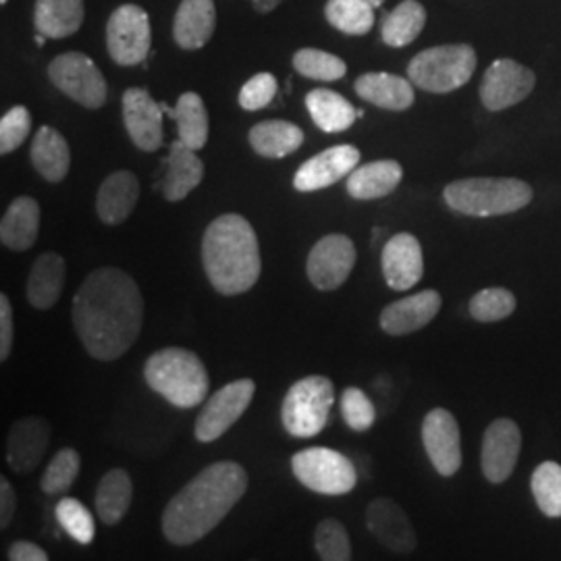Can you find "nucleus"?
Returning <instances> with one entry per match:
<instances>
[{"label":"nucleus","mask_w":561,"mask_h":561,"mask_svg":"<svg viewBox=\"0 0 561 561\" xmlns=\"http://www.w3.org/2000/svg\"><path fill=\"white\" fill-rule=\"evenodd\" d=\"M71 317L78 337L94 360H119L140 337L144 324L140 287L117 266H101L81 283Z\"/></svg>","instance_id":"nucleus-1"},{"label":"nucleus","mask_w":561,"mask_h":561,"mask_svg":"<svg viewBox=\"0 0 561 561\" xmlns=\"http://www.w3.org/2000/svg\"><path fill=\"white\" fill-rule=\"evenodd\" d=\"M248 491V472L238 461H217L187 482L162 512L167 541L187 547L213 533Z\"/></svg>","instance_id":"nucleus-2"},{"label":"nucleus","mask_w":561,"mask_h":561,"mask_svg":"<svg viewBox=\"0 0 561 561\" xmlns=\"http://www.w3.org/2000/svg\"><path fill=\"white\" fill-rule=\"evenodd\" d=\"M202 264L210 285L222 296H240L261 279L259 236L241 215H221L202 240Z\"/></svg>","instance_id":"nucleus-3"},{"label":"nucleus","mask_w":561,"mask_h":561,"mask_svg":"<svg viewBox=\"0 0 561 561\" xmlns=\"http://www.w3.org/2000/svg\"><path fill=\"white\" fill-rule=\"evenodd\" d=\"M144 379L175 408H196L208 398L210 379L204 362L190 350L164 347L144 364Z\"/></svg>","instance_id":"nucleus-4"},{"label":"nucleus","mask_w":561,"mask_h":561,"mask_svg":"<svg viewBox=\"0 0 561 561\" xmlns=\"http://www.w3.org/2000/svg\"><path fill=\"white\" fill-rule=\"evenodd\" d=\"M443 201L460 215L489 219L526 208L533 202V187L514 178H470L449 183Z\"/></svg>","instance_id":"nucleus-5"},{"label":"nucleus","mask_w":561,"mask_h":561,"mask_svg":"<svg viewBox=\"0 0 561 561\" xmlns=\"http://www.w3.org/2000/svg\"><path fill=\"white\" fill-rule=\"evenodd\" d=\"M477 62V50L468 44L433 46L410 60L408 80L424 92L447 94L470 81Z\"/></svg>","instance_id":"nucleus-6"},{"label":"nucleus","mask_w":561,"mask_h":561,"mask_svg":"<svg viewBox=\"0 0 561 561\" xmlns=\"http://www.w3.org/2000/svg\"><path fill=\"white\" fill-rule=\"evenodd\" d=\"M335 403V387L331 379L312 375L289 387L280 405V422L296 439H310L324 431L331 408Z\"/></svg>","instance_id":"nucleus-7"},{"label":"nucleus","mask_w":561,"mask_h":561,"mask_svg":"<svg viewBox=\"0 0 561 561\" xmlns=\"http://www.w3.org/2000/svg\"><path fill=\"white\" fill-rule=\"evenodd\" d=\"M291 470L306 489L331 497L350 493L358 482L354 461L329 447L301 449L291 458Z\"/></svg>","instance_id":"nucleus-8"},{"label":"nucleus","mask_w":561,"mask_h":561,"mask_svg":"<svg viewBox=\"0 0 561 561\" xmlns=\"http://www.w3.org/2000/svg\"><path fill=\"white\" fill-rule=\"evenodd\" d=\"M48 78L65 96L96 111L106 102V80L96 62L83 53H65L48 65Z\"/></svg>","instance_id":"nucleus-9"},{"label":"nucleus","mask_w":561,"mask_h":561,"mask_svg":"<svg viewBox=\"0 0 561 561\" xmlns=\"http://www.w3.org/2000/svg\"><path fill=\"white\" fill-rule=\"evenodd\" d=\"M150 18L138 4H121L106 23L108 55L121 67L140 65L150 53Z\"/></svg>","instance_id":"nucleus-10"},{"label":"nucleus","mask_w":561,"mask_h":561,"mask_svg":"<svg viewBox=\"0 0 561 561\" xmlns=\"http://www.w3.org/2000/svg\"><path fill=\"white\" fill-rule=\"evenodd\" d=\"M256 382L252 379H240L229 382L219 389L210 400L204 403L194 435L201 443L217 442L236 422L240 421L248 405L254 400Z\"/></svg>","instance_id":"nucleus-11"},{"label":"nucleus","mask_w":561,"mask_h":561,"mask_svg":"<svg viewBox=\"0 0 561 561\" xmlns=\"http://www.w3.org/2000/svg\"><path fill=\"white\" fill-rule=\"evenodd\" d=\"M356 245L347 236L331 233L317 241L308 254L306 273L319 291H335L352 275Z\"/></svg>","instance_id":"nucleus-12"},{"label":"nucleus","mask_w":561,"mask_h":561,"mask_svg":"<svg viewBox=\"0 0 561 561\" xmlns=\"http://www.w3.org/2000/svg\"><path fill=\"white\" fill-rule=\"evenodd\" d=\"M422 445L442 477H454L461 468L460 424L456 416L445 410L435 408L422 421Z\"/></svg>","instance_id":"nucleus-13"},{"label":"nucleus","mask_w":561,"mask_h":561,"mask_svg":"<svg viewBox=\"0 0 561 561\" xmlns=\"http://www.w3.org/2000/svg\"><path fill=\"white\" fill-rule=\"evenodd\" d=\"M522 431L512 419L491 422L482 435L481 468L491 484L507 481L520 458Z\"/></svg>","instance_id":"nucleus-14"},{"label":"nucleus","mask_w":561,"mask_h":561,"mask_svg":"<svg viewBox=\"0 0 561 561\" xmlns=\"http://www.w3.org/2000/svg\"><path fill=\"white\" fill-rule=\"evenodd\" d=\"M535 73L520 62L512 59L495 60L486 71L481 83V101L489 111L497 113L518 102L526 101L535 90Z\"/></svg>","instance_id":"nucleus-15"},{"label":"nucleus","mask_w":561,"mask_h":561,"mask_svg":"<svg viewBox=\"0 0 561 561\" xmlns=\"http://www.w3.org/2000/svg\"><path fill=\"white\" fill-rule=\"evenodd\" d=\"M360 150L350 144L333 146L301 164L294 178L298 192H319L347 178L360 164Z\"/></svg>","instance_id":"nucleus-16"},{"label":"nucleus","mask_w":561,"mask_h":561,"mask_svg":"<svg viewBox=\"0 0 561 561\" xmlns=\"http://www.w3.org/2000/svg\"><path fill=\"white\" fill-rule=\"evenodd\" d=\"M123 123L131 141L144 150L154 152L162 146V104L144 88H129L123 94Z\"/></svg>","instance_id":"nucleus-17"},{"label":"nucleus","mask_w":561,"mask_h":561,"mask_svg":"<svg viewBox=\"0 0 561 561\" xmlns=\"http://www.w3.org/2000/svg\"><path fill=\"white\" fill-rule=\"evenodd\" d=\"M366 526L373 537L393 553H412L419 545L408 514L401 510L400 503L389 497H379L366 507Z\"/></svg>","instance_id":"nucleus-18"},{"label":"nucleus","mask_w":561,"mask_h":561,"mask_svg":"<svg viewBox=\"0 0 561 561\" xmlns=\"http://www.w3.org/2000/svg\"><path fill=\"white\" fill-rule=\"evenodd\" d=\"M382 277L396 291H408L424 275L421 241L412 233H398L385 243L381 254Z\"/></svg>","instance_id":"nucleus-19"},{"label":"nucleus","mask_w":561,"mask_h":561,"mask_svg":"<svg viewBox=\"0 0 561 561\" xmlns=\"http://www.w3.org/2000/svg\"><path fill=\"white\" fill-rule=\"evenodd\" d=\"M50 443V426L44 419H20L7 437V463L18 474H30L41 466Z\"/></svg>","instance_id":"nucleus-20"},{"label":"nucleus","mask_w":561,"mask_h":561,"mask_svg":"<svg viewBox=\"0 0 561 561\" xmlns=\"http://www.w3.org/2000/svg\"><path fill=\"white\" fill-rule=\"evenodd\" d=\"M442 304V294L435 289H424L421 294L393 301L382 308L381 329L391 337L416 333L439 314Z\"/></svg>","instance_id":"nucleus-21"},{"label":"nucleus","mask_w":561,"mask_h":561,"mask_svg":"<svg viewBox=\"0 0 561 561\" xmlns=\"http://www.w3.org/2000/svg\"><path fill=\"white\" fill-rule=\"evenodd\" d=\"M140 201V181L131 171H115L102 181L96 194V215L104 225H121L129 219Z\"/></svg>","instance_id":"nucleus-22"},{"label":"nucleus","mask_w":561,"mask_h":561,"mask_svg":"<svg viewBox=\"0 0 561 561\" xmlns=\"http://www.w3.org/2000/svg\"><path fill=\"white\" fill-rule=\"evenodd\" d=\"M217 27L215 0H181L173 36L183 50H198L213 38Z\"/></svg>","instance_id":"nucleus-23"},{"label":"nucleus","mask_w":561,"mask_h":561,"mask_svg":"<svg viewBox=\"0 0 561 561\" xmlns=\"http://www.w3.org/2000/svg\"><path fill=\"white\" fill-rule=\"evenodd\" d=\"M38 233H41V204L30 196H20L11 202L0 221L2 245L13 252H25L36 243Z\"/></svg>","instance_id":"nucleus-24"},{"label":"nucleus","mask_w":561,"mask_h":561,"mask_svg":"<svg viewBox=\"0 0 561 561\" xmlns=\"http://www.w3.org/2000/svg\"><path fill=\"white\" fill-rule=\"evenodd\" d=\"M202 178L204 162L198 159L196 150L181 140L173 141L167 159V173L162 180V196L169 202L183 201L201 185Z\"/></svg>","instance_id":"nucleus-25"},{"label":"nucleus","mask_w":561,"mask_h":561,"mask_svg":"<svg viewBox=\"0 0 561 561\" xmlns=\"http://www.w3.org/2000/svg\"><path fill=\"white\" fill-rule=\"evenodd\" d=\"M67 277V264L57 252H44L41 254L32 268L25 285L27 301L36 310H48L59 301L62 287Z\"/></svg>","instance_id":"nucleus-26"},{"label":"nucleus","mask_w":561,"mask_h":561,"mask_svg":"<svg viewBox=\"0 0 561 561\" xmlns=\"http://www.w3.org/2000/svg\"><path fill=\"white\" fill-rule=\"evenodd\" d=\"M354 90L362 101L387 111H408L416 101L412 81L382 71L364 73L356 80Z\"/></svg>","instance_id":"nucleus-27"},{"label":"nucleus","mask_w":561,"mask_h":561,"mask_svg":"<svg viewBox=\"0 0 561 561\" xmlns=\"http://www.w3.org/2000/svg\"><path fill=\"white\" fill-rule=\"evenodd\" d=\"M403 169L398 161H375L356 167L347 175V194L356 201H379L398 190Z\"/></svg>","instance_id":"nucleus-28"},{"label":"nucleus","mask_w":561,"mask_h":561,"mask_svg":"<svg viewBox=\"0 0 561 561\" xmlns=\"http://www.w3.org/2000/svg\"><path fill=\"white\" fill-rule=\"evenodd\" d=\"M32 164L42 178L50 183H59L67 178L71 167V150L69 144L57 129L42 125L38 134L32 140L30 148Z\"/></svg>","instance_id":"nucleus-29"},{"label":"nucleus","mask_w":561,"mask_h":561,"mask_svg":"<svg viewBox=\"0 0 561 561\" xmlns=\"http://www.w3.org/2000/svg\"><path fill=\"white\" fill-rule=\"evenodd\" d=\"M306 108L317 123V127L324 134H341L350 129L360 117V111H356L352 102L327 88H317L308 92Z\"/></svg>","instance_id":"nucleus-30"},{"label":"nucleus","mask_w":561,"mask_h":561,"mask_svg":"<svg viewBox=\"0 0 561 561\" xmlns=\"http://www.w3.org/2000/svg\"><path fill=\"white\" fill-rule=\"evenodd\" d=\"M83 0H36V30L46 38L60 41L76 34L83 23Z\"/></svg>","instance_id":"nucleus-31"},{"label":"nucleus","mask_w":561,"mask_h":561,"mask_svg":"<svg viewBox=\"0 0 561 561\" xmlns=\"http://www.w3.org/2000/svg\"><path fill=\"white\" fill-rule=\"evenodd\" d=\"M250 146L266 159H283L296 152L304 144V131L289 121L268 119L250 129Z\"/></svg>","instance_id":"nucleus-32"},{"label":"nucleus","mask_w":561,"mask_h":561,"mask_svg":"<svg viewBox=\"0 0 561 561\" xmlns=\"http://www.w3.org/2000/svg\"><path fill=\"white\" fill-rule=\"evenodd\" d=\"M131 500H134L131 477L123 468H113L99 482L96 497H94L96 514L108 526L119 524L129 512Z\"/></svg>","instance_id":"nucleus-33"},{"label":"nucleus","mask_w":561,"mask_h":561,"mask_svg":"<svg viewBox=\"0 0 561 561\" xmlns=\"http://www.w3.org/2000/svg\"><path fill=\"white\" fill-rule=\"evenodd\" d=\"M426 11L419 0H403L382 21V42L391 48L408 46L421 36Z\"/></svg>","instance_id":"nucleus-34"},{"label":"nucleus","mask_w":561,"mask_h":561,"mask_svg":"<svg viewBox=\"0 0 561 561\" xmlns=\"http://www.w3.org/2000/svg\"><path fill=\"white\" fill-rule=\"evenodd\" d=\"M173 119L178 121L180 140L185 146H190L194 150H202L206 146L210 123H208V113H206L204 101L196 92L181 94Z\"/></svg>","instance_id":"nucleus-35"},{"label":"nucleus","mask_w":561,"mask_h":561,"mask_svg":"<svg viewBox=\"0 0 561 561\" xmlns=\"http://www.w3.org/2000/svg\"><path fill=\"white\" fill-rule=\"evenodd\" d=\"M324 18L341 34L364 36L375 25V7L364 0H329Z\"/></svg>","instance_id":"nucleus-36"},{"label":"nucleus","mask_w":561,"mask_h":561,"mask_svg":"<svg viewBox=\"0 0 561 561\" xmlns=\"http://www.w3.org/2000/svg\"><path fill=\"white\" fill-rule=\"evenodd\" d=\"M530 489L537 507L547 518H561V466L558 461H542L530 479Z\"/></svg>","instance_id":"nucleus-37"},{"label":"nucleus","mask_w":561,"mask_h":561,"mask_svg":"<svg viewBox=\"0 0 561 561\" xmlns=\"http://www.w3.org/2000/svg\"><path fill=\"white\" fill-rule=\"evenodd\" d=\"M516 296L505 287H486L468 304L470 317L479 322H500L516 312Z\"/></svg>","instance_id":"nucleus-38"},{"label":"nucleus","mask_w":561,"mask_h":561,"mask_svg":"<svg viewBox=\"0 0 561 561\" xmlns=\"http://www.w3.org/2000/svg\"><path fill=\"white\" fill-rule=\"evenodd\" d=\"M80 468V454L76 449L71 447L60 449L59 454L48 461L42 474V491L46 495H65L73 486V482L78 481Z\"/></svg>","instance_id":"nucleus-39"},{"label":"nucleus","mask_w":561,"mask_h":561,"mask_svg":"<svg viewBox=\"0 0 561 561\" xmlns=\"http://www.w3.org/2000/svg\"><path fill=\"white\" fill-rule=\"evenodd\" d=\"M296 71L317 81H337L347 73V65L340 57L319 50V48H301L294 55Z\"/></svg>","instance_id":"nucleus-40"},{"label":"nucleus","mask_w":561,"mask_h":561,"mask_svg":"<svg viewBox=\"0 0 561 561\" xmlns=\"http://www.w3.org/2000/svg\"><path fill=\"white\" fill-rule=\"evenodd\" d=\"M55 516L60 528L80 545H90L96 535V524L90 514V510L76 497H62L57 507Z\"/></svg>","instance_id":"nucleus-41"},{"label":"nucleus","mask_w":561,"mask_h":561,"mask_svg":"<svg viewBox=\"0 0 561 561\" xmlns=\"http://www.w3.org/2000/svg\"><path fill=\"white\" fill-rule=\"evenodd\" d=\"M314 549L324 561L352 560V541L345 526L335 518L322 520L314 530Z\"/></svg>","instance_id":"nucleus-42"},{"label":"nucleus","mask_w":561,"mask_h":561,"mask_svg":"<svg viewBox=\"0 0 561 561\" xmlns=\"http://www.w3.org/2000/svg\"><path fill=\"white\" fill-rule=\"evenodd\" d=\"M341 416L352 431L366 433L377 421V410H375V403L362 389L347 387L341 393Z\"/></svg>","instance_id":"nucleus-43"},{"label":"nucleus","mask_w":561,"mask_h":561,"mask_svg":"<svg viewBox=\"0 0 561 561\" xmlns=\"http://www.w3.org/2000/svg\"><path fill=\"white\" fill-rule=\"evenodd\" d=\"M32 129V115L25 106H13L0 119V154H11L20 148Z\"/></svg>","instance_id":"nucleus-44"},{"label":"nucleus","mask_w":561,"mask_h":561,"mask_svg":"<svg viewBox=\"0 0 561 561\" xmlns=\"http://www.w3.org/2000/svg\"><path fill=\"white\" fill-rule=\"evenodd\" d=\"M277 96V80L273 73H259L243 83L240 106L245 111H261Z\"/></svg>","instance_id":"nucleus-45"},{"label":"nucleus","mask_w":561,"mask_h":561,"mask_svg":"<svg viewBox=\"0 0 561 561\" xmlns=\"http://www.w3.org/2000/svg\"><path fill=\"white\" fill-rule=\"evenodd\" d=\"M13 350V306L7 294H0V360L11 356Z\"/></svg>","instance_id":"nucleus-46"},{"label":"nucleus","mask_w":561,"mask_h":561,"mask_svg":"<svg viewBox=\"0 0 561 561\" xmlns=\"http://www.w3.org/2000/svg\"><path fill=\"white\" fill-rule=\"evenodd\" d=\"M18 512V495L7 477H0V528L7 530Z\"/></svg>","instance_id":"nucleus-47"},{"label":"nucleus","mask_w":561,"mask_h":561,"mask_svg":"<svg viewBox=\"0 0 561 561\" xmlns=\"http://www.w3.org/2000/svg\"><path fill=\"white\" fill-rule=\"evenodd\" d=\"M9 560L11 561H48V553L30 541H15L9 547Z\"/></svg>","instance_id":"nucleus-48"},{"label":"nucleus","mask_w":561,"mask_h":561,"mask_svg":"<svg viewBox=\"0 0 561 561\" xmlns=\"http://www.w3.org/2000/svg\"><path fill=\"white\" fill-rule=\"evenodd\" d=\"M283 0H252V4H254V9L259 11V13H271V11H275L277 7H279Z\"/></svg>","instance_id":"nucleus-49"},{"label":"nucleus","mask_w":561,"mask_h":561,"mask_svg":"<svg viewBox=\"0 0 561 561\" xmlns=\"http://www.w3.org/2000/svg\"><path fill=\"white\" fill-rule=\"evenodd\" d=\"M364 2H368V4H370V7H375V9H379L385 0H364Z\"/></svg>","instance_id":"nucleus-50"},{"label":"nucleus","mask_w":561,"mask_h":561,"mask_svg":"<svg viewBox=\"0 0 561 561\" xmlns=\"http://www.w3.org/2000/svg\"><path fill=\"white\" fill-rule=\"evenodd\" d=\"M44 42H46V36H44V34H38V36H36V44H38V46H44Z\"/></svg>","instance_id":"nucleus-51"},{"label":"nucleus","mask_w":561,"mask_h":561,"mask_svg":"<svg viewBox=\"0 0 561 561\" xmlns=\"http://www.w3.org/2000/svg\"><path fill=\"white\" fill-rule=\"evenodd\" d=\"M0 2H2V4H7V2H9V0H0Z\"/></svg>","instance_id":"nucleus-52"}]
</instances>
